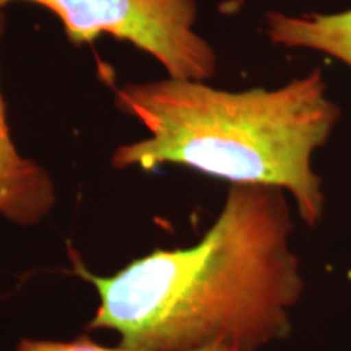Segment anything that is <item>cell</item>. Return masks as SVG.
<instances>
[{
	"label": "cell",
	"mask_w": 351,
	"mask_h": 351,
	"mask_svg": "<svg viewBox=\"0 0 351 351\" xmlns=\"http://www.w3.org/2000/svg\"><path fill=\"white\" fill-rule=\"evenodd\" d=\"M280 187L231 184L219 217L191 247L155 249L109 276L77 258L99 304L88 330H111L135 351H256L291 332L300 261Z\"/></svg>",
	"instance_id": "1"
},
{
	"label": "cell",
	"mask_w": 351,
	"mask_h": 351,
	"mask_svg": "<svg viewBox=\"0 0 351 351\" xmlns=\"http://www.w3.org/2000/svg\"><path fill=\"white\" fill-rule=\"evenodd\" d=\"M114 104L150 134L116 148L114 169L179 165L231 184L280 187L307 226L322 218V181L311 161L340 109L319 69L276 90L226 91L171 77L127 83L116 88Z\"/></svg>",
	"instance_id": "2"
},
{
	"label": "cell",
	"mask_w": 351,
	"mask_h": 351,
	"mask_svg": "<svg viewBox=\"0 0 351 351\" xmlns=\"http://www.w3.org/2000/svg\"><path fill=\"white\" fill-rule=\"evenodd\" d=\"M13 2L56 13L77 46L108 33L155 57L171 78L207 82L217 72V52L194 29L197 0H0V10Z\"/></svg>",
	"instance_id": "3"
},
{
	"label": "cell",
	"mask_w": 351,
	"mask_h": 351,
	"mask_svg": "<svg viewBox=\"0 0 351 351\" xmlns=\"http://www.w3.org/2000/svg\"><path fill=\"white\" fill-rule=\"evenodd\" d=\"M5 15L0 10V41ZM57 195L49 171L16 150L0 86V217L19 226H34L49 217Z\"/></svg>",
	"instance_id": "4"
},
{
	"label": "cell",
	"mask_w": 351,
	"mask_h": 351,
	"mask_svg": "<svg viewBox=\"0 0 351 351\" xmlns=\"http://www.w3.org/2000/svg\"><path fill=\"white\" fill-rule=\"evenodd\" d=\"M265 20L271 43L324 52L351 69V10L330 15L269 12Z\"/></svg>",
	"instance_id": "5"
},
{
	"label": "cell",
	"mask_w": 351,
	"mask_h": 351,
	"mask_svg": "<svg viewBox=\"0 0 351 351\" xmlns=\"http://www.w3.org/2000/svg\"><path fill=\"white\" fill-rule=\"evenodd\" d=\"M16 351H135L129 348H122L117 345L116 348L112 346H103L95 343L88 337H78L77 340L72 341H54V340H34V339H21L16 345ZM205 351H234L225 348H215Z\"/></svg>",
	"instance_id": "6"
}]
</instances>
